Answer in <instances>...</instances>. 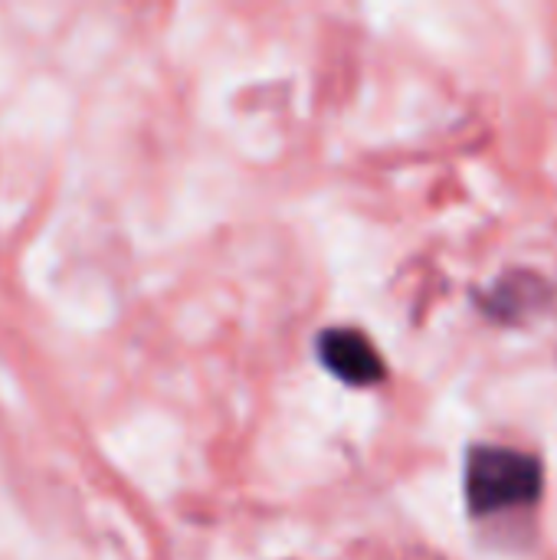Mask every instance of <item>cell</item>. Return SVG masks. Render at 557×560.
Masks as SVG:
<instances>
[{
	"label": "cell",
	"mask_w": 557,
	"mask_h": 560,
	"mask_svg": "<svg viewBox=\"0 0 557 560\" xmlns=\"http://www.w3.org/2000/svg\"><path fill=\"white\" fill-rule=\"evenodd\" d=\"M542 495V463L506 446H476L466 463V499L473 515H496L535 505Z\"/></svg>",
	"instance_id": "obj_1"
},
{
	"label": "cell",
	"mask_w": 557,
	"mask_h": 560,
	"mask_svg": "<svg viewBox=\"0 0 557 560\" xmlns=\"http://www.w3.org/2000/svg\"><path fill=\"white\" fill-rule=\"evenodd\" d=\"M318 358L322 364L355 387H371L384 377V361L374 351V345L355 331V328H332L318 338Z\"/></svg>",
	"instance_id": "obj_2"
}]
</instances>
